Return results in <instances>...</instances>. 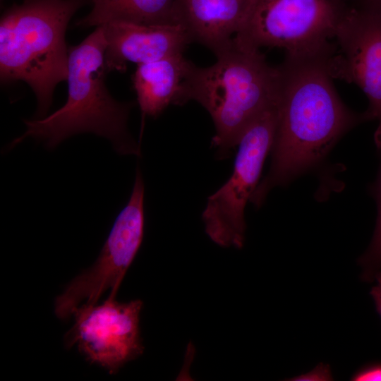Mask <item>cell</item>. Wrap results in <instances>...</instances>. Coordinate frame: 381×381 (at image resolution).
Returning <instances> with one entry per match:
<instances>
[{
    "mask_svg": "<svg viewBox=\"0 0 381 381\" xmlns=\"http://www.w3.org/2000/svg\"><path fill=\"white\" fill-rule=\"evenodd\" d=\"M330 42L312 49L286 52L278 66L277 122L269 173L250 202L260 207L274 187L288 183L319 164L338 140L368 121L341 100L332 83Z\"/></svg>",
    "mask_w": 381,
    "mask_h": 381,
    "instance_id": "cell-1",
    "label": "cell"
},
{
    "mask_svg": "<svg viewBox=\"0 0 381 381\" xmlns=\"http://www.w3.org/2000/svg\"><path fill=\"white\" fill-rule=\"evenodd\" d=\"M106 47L102 26L80 44L68 47L66 102L44 118L25 120L26 131L8 149L31 137L52 150L69 137L92 133L109 140L119 155L140 156V145L127 128L133 103L116 101L106 86Z\"/></svg>",
    "mask_w": 381,
    "mask_h": 381,
    "instance_id": "cell-2",
    "label": "cell"
},
{
    "mask_svg": "<svg viewBox=\"0 0 381 381\" xmlns=\"http://www.w3.org/2000/svg\"><path fill=\"white\" fill-rule=\"evenodd\" d=\"M83 0H26L13 5L0 21V78L22 80L37 102L33 119L47 116L54 90L68 77L66 30Z\"/></svg>",
    "mask_w": 381,
    "mask_h": 381,
    "instance_id": "cell-3",
    "label": "cell"
},
{
    "mask_svg": "<svg viewBox=\"0 0 381 381\" xmlns=\"http://www.w3.org/2000/svg\"><path fill=\"white\" fill-rule=\"evenodd\" d=\"M212 66L194 65L186 82L185 98L195 100L210 114L215 126L212 145L226 157L246 129L277 104L279 71L259 49L232 46L216 56Z\"/></svg>",
    "mask_w": 381,
    "mask_h": 381,
    "instance_id": "cell-4",
    "label": "cell"
},
{
    "mask_svg": "<svg viewBox=\"0 0 381 381\" xmlns=\"http://www.w3.org/2000/svg\"><path fill=\"white\" fill-rule=\"evenodd\" d=\"M144 198V181L138 168L131 197L116 217L96 261L74 277L56 298L54 313L57 318L65 320L80 306L97 304L107 291V298H116L143 240Z\"/></svg>",
    "mask_w": 381,
    "mask_h": 381,
    "instance_id": "cell-5",
    "label": "cell"
},
{
    "mask_svg": "<svg viewBox=\"0 0 381 381\" xmlns=\"http://www.w3.org/2000/svg\"><path fill=\"white\" fill-rule=\"evenodd\" d=\"M277 106L260 115L243 132L229 180L208 197L202 219L210 239L222 247H243L244 209L255 190L265 159L272 150Z\"/></svg>",
    "mask_w": 381,
    "mask_h": 381,
    "instance_id": "cell-6",
    "label": "cell"
},
{
    "mask_svg": "<svg viewBox=\"0 0 381 381\" xmlns=\"http://www.w3.org/2000/svg\"><path fill=\"white\" fill-rule=\"evenodd\" d=\"M346 9L341 0H255L234 41L243 47H280L290 53L317 48L334 37Z\"/></svg>",
    "mask_w": 381,
    "mask_h": 381,
    "instance_id": "cell-7",
    "label": "cell"
},
{
    "mask_svg": "<svg viewBox=\"0 0 381 381\" xmlns=\"http://www.w3.org/2000/svg\"><path fill=\"white\" fill-rule=\"evenodd\" d=\"M140 300L119 303L107 298L101 304L80 306L74 323L66 333L67 348L76 346L91 363L110 374L140 356L144 347L140 332Z\"/></svg>",
    "mask_w": 381,
    "mask_h": 381,
    "instance_id": "cell-8",
    "label": "cell"
},
{
    "mask_svg": "<svg viewBox=\"0 0 381 381\" xmlns=\"http://www.w3.org/2000/svg\"><path fill=\"white\" fill-rule=\"evenodd\" d=\"M333 78L356 84L366 95L368 121L377 120L375 145L381 152V7L362 5L346 10L334 35Z\"/></svg>",
    "mask_w": 381,
    "mask_h": 381,
    "instance_id": "cell-9",
    "label": "cell"
},
{
    "mask_svg": "<svg viewBox=\"0 0 381 381\" xmlns=\"http://www.w3.org/2000/svg\"><path fill=\"white\" fill-rule=\"evenodd\" d=\"M100 26L107 42L105 63L109 72H124L128 62L138 65L183 54L191 42L186 30L177 23L118 20Z\"/></svg>",
    "mask_w": 381,
    "mask_h": 381,
    "instance_id": "cell-10",
    "label": "cell"
},
{
    "mask_svg": "<svg viewBox=\"0 0 381 381\" xmlns=\"http://www.w3.org/2000/svg\"><path fill=\"white\" fill-rule=\"evenodd\" d=\"M255 0H175L174 18L191 42H199L215 56L230 48L246 25Z\"/></svg>",
    "mask_w": 381,
    "mask_h": 381,
    "instance_id": "cell-11",
    "label": "cell"
},
{
    "mask_svg": "<svg viewBox=\"0 0 381 381\" xmlns=\"http://www.w3.org/2000/svg\"><path fill=\"white\" fill-rule=\"evenodd\" d=\"M193 66L183 54L138 65L132 83L143 121L146 116L157 118L169 104L186 103V82Z\"/></svg>",
    "mask_w": 381,
    "mask_h": 381,
    "instance_id": "cell-12",
    "label": "cell"
},
{
    "mask_svg": "<svg viewBox=\"0 0 381 381\" xmlns=\"http://www.w3.org/2000/svg\"><path fill=\"white\" fill-rule=\"evenodd\" d=\"M174 1L92 0L91 11L77 25L97 27L118 20L145 24L176 23L174 18Z\"/></svg>",
    "mask_w": 381,
    "mask_h": 381,
    "instance_id": "cell-13",
    "label": "cell"
},
{
    "mask_svg": "<svg viewBox=\"0 0 381 381\" xmlns=\"http://www.w3.org/2000/svg\"><path fill=\"white\" fill-rule=\"evenodd\" d=\"M370 192L375 201L377 217L371 241L358 262L363 267V278L365 281H374L377 273L381 271V164Z\"/></svg>",
    "mask_w": 381,
    "mask_h": 381,
    "instance_id": "cell-14",
    "label": "cell"
},
{
    "mask_svg": "<svg viewBox=\"0 0 381 381\" xmlns=\"http://www.w3.org/2000/svg\"><path fill=\"white\" fill-rule=\"evenodd\" d=\"M353 381H381V362L367 364L351 377Z\"/></svg>",
    "mask_w": 381,
    "mask_h": 381,
    "instance_id": "cell-15",
    "label": "cell"
},
{
    "mask_svg": "<svg viewBox=\"0 0 381 381\" xmlns=\"http://www.w3.org/2000/svg\"><path fill=\"white\" fill-rule=\"evenodd\" d=\"M297 380H332V375L329 368L327 365L320 364L311 372L298 377Z\"/></svg>",
    "mask_w": 381,
    "mask_h": 381,
    "instance_id": "cell-16",
    "label": "cell"
},
{
    "mask_svg": "<svg viewBox=\"0 0 381 381\" xmlns=\"http://www.w3.org/2000/svg\"><path fill=\"white\" fill-rule=\"evenodd\" d=\"M376 284L371 288L370 294L373 300L376 311L381 318V271L374 278Z\"/></svg>",
    "mask_w": 381,
    "mask_h": 381,
    "instance_id": "cell-17",
    "label": "cell"
},
{
    "mask_svg": "<svg viewBox=\"0 0 381 381\" xmlns=\"http://www.w3.org/2000/svg\"><path fill=\"white\" fill-rule=\"evenodd\" d=\"M362 5L381 7V0H363Z\"/></svg>",
    "mask_w": 381,
    "mask_h": 381,
    "instance_id": "cell-18",
    "label": "cell"
}]
</instances>
